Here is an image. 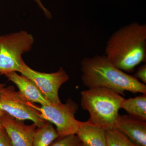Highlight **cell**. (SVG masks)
Returning a JSON list of instances; mask_svg holds the SVG:
<instances>
[{
	"mask_svg": "<svg viewBox=\"0 0 146 146\" xmlns=\"http://www.w3.org/2000/svg\"><path fill=\"white\" fill-rule=\"evenodd\" d=\"M146 121L129 115L119 114L115 121V127L133 143L139 146H146Z\"/></svg>",
	"mask_w": 146,
	"mask_h": 146,
	"instance_id": "9c48e42d",
	"label": "cell"
},
{
	"mask_svg": "<svg viewBox=\"0 0 146 146\" xmlns=\"http://www.w3.org/2000/svg\"><path fill=\"white\" fill-rule=\"evenodd\" d=\"M20 73L33 82L51 103H61L58 90L69 79V76L62 67L55 72H41L32 70L23 60Z\"/></svg>",
	"mask_w": 146,
	"mask_h": 146,
	"instance_id": "52a82bcc",
	"label": "cell"
},
{
	"mask_svg": "<svg viewBox=\"0 0 146 146\" xmlns=\"http://www.w3.org/2000/svg\"><path fill=\"white\" fill-rule=\"evenodd\" d=\"M82 109L88 111V121L106 130L115 127V123L124 98L105 87L89 88L81 92Z\"/></svg>",
	"mask_w": 146,
	"mask_h": 146,
	"instance_id": "3957f363",
	"label": "cell"
},
{
	"mask_svg": "<svg viewBox=\"0 0 146 146\" xmlns=\"http://www.w3.org/2000/svg\"><path fill=\"white\" fill-rule=\"evenodd\" d=\"M5 113V112L0 110V117H1V116H2Z\"/></svg>",
	"mask_w": 146,
	"mask_h": 146,
	"instance_id": "44dd1931",
	"label": "cell"
},
{
	"mask_svg": "<svg viewBox=\"0 0 146 146\" xmlns=\"http://www.w3.org/2000/svg\"><path fill=\"white\" fill-rule=\"evenodd\" d=\"M35 1L39 5V7L43 11L46 16L48 18H50L52 17L51 14L50 13V11L43 5L42 1H41V0H35Z\"/></svg>",
	"mask_w": 146,
	"mask_h": 146,
	"instance_id": "ac0fdd59",
	"label": "cell"
},
{
	"mask_svg": "<svg viewBox=\"0 0 146 146\" xmlns=\"http://www.w3.org/2000/svg\"><path fill=\"white\" fill-rule=\"evenodd\" d=\"M5 76L8 80L16 84L20 94L27 101L38 103L41 105L50 104L35 84L25 76L19 75L16 72L8 73Z\"/></svg>",
	"mask_w": 146,
	"mask_h": 146,
	"instance_id": "30bf717a",
	"label": "cell"
},
{
	"mask_svg": "<svg viewBox=\"0 0 146 146\" xmlns=\"http://www.w3.org/2000/svg\"><path fill=\"white\" fill-rule=\"evenodd\" d=\"M27 102L13 86L0 89V110L17 119L31 121L36 127L42 126L46 121L41 118L39 112L29 106Z\"/></svg>",
	"mask_w": 146,
	"mask_h": 146,
	"instance_id": "8992f818",
	"label": "cell"
},
{
	"mask_svg": "<svg viewBox=\"0 0 146 146\" xmlns=\"http://www.w3.org/2000/svg\"><path fill=\"white\" fill-rule=\"evenodd\" d=\"M78 146H89V145H87L85 143H83V142H82L80 141V142L79 145Z\"/></svg>",
	"mask_w": 146,
	"mask_h": 146,
	"instance_id": "d6986e66",
	"label": "cell"
},
{
	"mask_svg": "<svg viewBox=\"0 0 146 146\" xmlns=\"http://www.w3.org/2000/svg\"><path fill=\"white\" fill-rule=\"evenodd\" d=\"M105 56L124 72H133L146 60V25L133 22L112 33L106 44Z\"/></svg>",
	"mask_w": 146,
	"mask_h": 146,
	"instance_id": "6da1fadb",
	"label": "cell"
},
{
	"mask_svg": "<svg viewBox=\"0 0 146 146\" xmlns=\"http://www.w3.org/2000/svg\"><path fill=\"white\" fill-rule=\"evenodd\" d=\"M0 146H13L10 138L4 127L0 129Z\"/></svg>",
	"mask_w": 146,
	"mask_h": 146,
	"instance_id": "2e32d148",
	"label": "cell"
},
{
	"mask_svg": "<svg viewBox=\"0 0 146 146\" xmlns=\"http://www.w3.org/2000/svg\"><path fill=\"white\" fill-rule=\"evenodd\" d=\"M59 136L56 129L52 124L46 121L44 125L37 127L33 138V146H50Z\"/></svg>",
	"mask_w": 146,
	"mask_h": 146,
	"instance_id": "4fadbf2b",
	"label": "cell"
},
{
	"mask_svg": "<svg viewBox=\"0 0 146 146\" xmlns=\"http://www.w3.org/2000/svg\"><path fill=\"white\" fill-rule=\"evenodd\" d=\"M27 103L39 112L42 119L56 125L59 137L76 134L80 121L76 119L75 115L78 106L72 99L69 98L65 104L51 103L40 107L30 102Z\"/></svg>",
	"mask_w": 146,
	"mask_h": 146,
	"instance_id": "5b68a950",
	"label": "cell"
},
{
	"mask_svg": "<svg viewBox=\"0 0 146 146\" xmlns=\"http://www.w3.org/2000/svg\"><path fill=\"white\" fill-rule=\"evenodd\" d=\"M81 80L89 88L105 87L124 96L125 91L146 94V85L116 68L105 55H96L81 62Z\"/></svg>",
	"mask_w": 146,
	"mask_h": 146,
	"instance_id": "7a4b0ae2",
	"label": "cell"
},
{
	"mask_svg": "<svg viewBox=\"0 0 146 146\" xmlns=\"http://www.w3.org/2000/svg\"><path fill=\"white\" fill-rule=\"evenodd\" d=\"M133 76L140 79L143 82V83L146 84V64H144L138 68L137 71L134 74Z\"/></svg>",
	"mask_w": 146,
	"mask_h": 146,
	"instance_id": "e0dca14e",
	"label": "cell"
},
{
	"mask_svg": "<svg viewBox=\"0 0 146 146\" xmlns=\"http://www.w3.org/2000/svg\"><path fill=\"white\" fill-rule=\"evenodd\" d=\"M3 128V127L2 124L1 123V121H0V129Z\"/></svg>",
	"mask_w": 146,
	"mask_h": 146,
	"instance_id": "7402d4cb",
	"label": "cell"
},
{
	"mask_svg": "<svg viewBox=\"0 0 146 146\" xmlns=\"http://www.w3.org/2000/svg\"><path fill=\"white\" fill-rule=\"evenodd\" d=\"M107 146H139L115 127L106 130Z\"/></svg>",
	"mask_w": 146,
	"mask_h": 146,
	"instance_id": "5bb4252c",
	"label": "cell"
},
{
	"mask_svg": "<svg viewBox=\"0 0 146 146\" xmlns=\"http://www.w3.org/2000/svg\"><path fill=\"white\" fill-rule=\"evenodd\" d=\"M76 134L80 141L89 146H107L106 129L88 121H80Z\"/></svg>",
	"mask_w": 146,
	"mask_h": 146,
	"instance_id": "8fae6325",
	"label": "cell"
},
{
	"mask_svg": "<svg viewBox=\"0 0 146 146\" xmlns=\"http://www.w3.org/2000/svg\"><path fill=\"white\" fill-rule=\"evenodd\" d=\"M6 86L5 84L1 83H0V89L3 88V87H5Z\"/></svg>",
	"mask_w": 146,
	"mask_h": 146,
	"instance_id": "ffe728a7",
	"label": "cell"
},
{
	"mask_svg": "<svg viewBox=\"0 0 146 146\" xmlns=\"http://www.w3.org/2000/svg\"><path fill=\"white\" fill-rule=\"evenodd\" d=\"M0 121L6 131L13 146H33V138L36 127L35 124L28 125L5 113Z\"/></svg>",
	"mask_w": 146,
	"mask_h": 146,
	"instance_id": "ba28073f",
	"label": "cell"
},
{
	"mask_svg": "<svg viewBox=\"0 0 146 146\" xmlns=\"http://www.w3.org/2000/svg\"><path fill=\"white\" fill-rule=\"evenodd\" d=\"M34 42L32 35L21 31L0 36V75L20 72L22 55L31 49Z\"/></svg>",
	"mask_w": 146,
	"mask_h": 146,
	"instance_id": "277c9868",
	"label": "cell"
},
{
	"mask_svg": "<svg viewBox=\"0 0 146 146\" xmlns=\"http://www.w3.org/2000/svg\"><path fill=\"white\" fill-rule=\"evenodd\" d=\"M80 140L76 134L59 137L54 141L50 146H78Z\"/></svg>",
	"mask_w": 146,
	"mask_h": 146,
	"instance_id": "9a60e30c",
	"label": "cell"
},
{
	"mask_svg": "<svg viewBox=\"0 0 146 146\" xmlns=\"http://www.w3.org/2000/svg\"><path fill=\"white\" fill-rule=\"evenodd\" d=\"M121 108L125 110L128 115L133 117L146 121V94L128 99H124Z\"/></svg>",
	"mask_w": 146,
	"mask_h": 146,
	"instance_id": "7c38bea8",
	"label": "cell"
}]
</instances>
